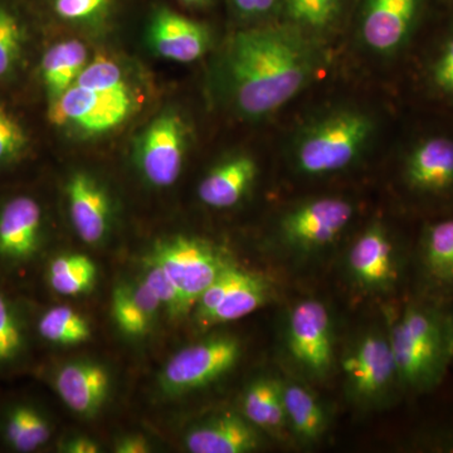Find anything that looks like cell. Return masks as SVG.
I'll list each match as a JSON object with an SVG mask.
<instances>
[{"label":"cell","mask_w":453,"mask_h":453,"mask_svg":"<svg viewBox=\"0 0 453 453\" xmlns=\"http://www.w3.org/2000/svg\"><path fill=\"white\" fill-rule=\"evenodd\" d=\"M273 285L266 277L237 267L225 296L201 326L210 327L246 318L266 305L273 297Z\"/></svg>","instance_id":"obj_22"},{"label":"cell","mask_w":453,"mask_h":453,"mask_svg":"<svg viewBox=\"0 0 453 453\" xmlns=\"http://www.w3.org/2000/svg\"><path fill=\"white\" fill-rule=\"evenodd\" d=\"M257 177V164L250 155H234L219 164L203 178L199 199L216 210L234 207L251 189Z\"/></svg>","instance_id":"obj_20"},{"label":"cell","mask_w":453,"mask_h":453,"mask_svg":"<svg viewBox=\"0 0 453 453\" xmlns=\"http://www.w3.org/2000/svg\"><path fill=\"white\" fill-rule=\"evenodd\" d=\"M374 130L372 116L354 107H340L316 116L295 139V168L308 177L342 172L360 159Z\"/></svg>","instance_id":"obj_4"},{"label":"cell","mask_w":453,"mask_h":453,"mask_svg":"<svg viewBox=\"0 0 453 453\" xmlns=\"http://www.w3.org/2000/svg\"><path fill=\"white\" fill-rule=\"evenodd\" d=\"M56 389L64 403L80 416H94L105 403L110 377L91 362L68 363L56 375Z\"/></svg>","instance_id":"obj_19"},{"label":"cell","mask_w":453,"mask_h":453,"mask_svg":"<svg viewBox=\"0 0 453 453\" xmlns=\"http://www.w3.org/2000/svg\"><path fill=\"white\" fill-rule=\"evenodd\" d=\"M42 338L52 344L77 345L91 338V327L83 316L67 306H56L38 323Z\"/></svg>","instance_id":"obj_28"},{"label":"cell","mask_w":453,"mask_h":453,"mask_svg":"<svg viewBox=\"0 0 453 453\" xmlns=\"http://www.w3.org/2000/svg\"><path fill=\"white\" fill-rule=\"evenodd\" d=\"M414 447L422 449L423 451L453 452V427L425 432L417 438Z\"/></svg>","instance_id":"obj_36"},{"label":"cell","mask_w":453,"mask_h":453,"mask_svg":"<svg viewBox=\"0 0 453 453\" xmlns=\"http://www.w3.org/2000/svg\"><path fill=\"white\" fill-rule=\"evenodd\" d=\"M142 280L154 292L162 308H165L173 318L186 315L193 308L192 303L184 296L183 292L179 290L165 270L153 259L146 258Z\"/></svg>","instance_id":"obj_30"},{"label":"cell","mask_w":453,"mask_h":453,"mask_svg":"<svg viewBox=\"0 0 453 453\" xmlns=\"http://www.w3.org/2000/svg\"><path fill=\"white\" fill-rule=\"evenodd\" d=\"M162 308L160 301L142 280L120 283L113 291L112 314L122 333L144 335Z\"/></svg>","instance_id":"obj_24"},{"label":"cell","mask_w":453,"mask_h":453,"mask_svg":"<svg viewBox=\"0 0 453 453\" xmlns=\"http://www.w3.org/2000/svg\"><path fill=\"white\" fill-rule=\"evenodd\" d=\"M65 195L77 235L88 244L103 242L111 225V203L105 188L92 175L79 172L65 184Z\"/></svg>","instance_id":"obj_14"},{"label":"cell","mask_w":453,"mask_h":453,"mask_svg":"<svg viewBox=\"0 0 453 453\" xmlns=\"http://www.w3.org/2000/svg\"><path fill=\"white\" fill-rule=\"evenodd\" d=\"M354 216L353 203L340 196H320L286 211L280 219L277 234L283 246L292 252H320L338 241Z\"/></svg>","instance_id":"obj_7"},{"label":"cell","mask_w":453,"mask_h":453,"mask_svg":"<svg viewBox=\"0 0 453 453\" xmlns=\"http://www.w3.org/2000/svg\"><path fill=\"white\" fill-rule=\"evenodd\" d=\"M149 258L159 264L195 308L196 300L229 262L216 247L198 238L177 235L155 244Z\"/></svg>","instance_id":"obj_9"},{"label":"cell","mask_w":453,"mask_h":453,"mask_svg":"<svg viewBox=\"0 0 453 453\" xmlns=\"http://www.w3.org/2000/svg\"><path fill=\"white\" fill-rule=\"evenodd\" d=\"M419 279L425 296H453V217L426 226L418 244Z\"/></svg>","instance_id":"obj_15"},{"label":"cell","mask_w":453,"mask_h":453,"mask_svg":"<svg viewBox=\"0 0 453 453\" xmlns=\"http://www.w3.org/2000/svg\"><path fill=\"white\" fill-rule=\"evenodd\" d=\"M50 428L44 417L35 408L18 405L8 414L5 438L19 452H32L50 440Z\"/></svg>","instance_id":"obj_27"},{"label":"cell","mask_w":453,"mask_h":453,"mask_svg":"<svg viewBox=\"0 0 453 453\" xmlns=\"http://www.w3.org/2000/svg\"><path fill=\"white\" fill-rule=\"evenodd\" d=\"M405 184L425 196H442L453 190V140L429 138L414 146L405 157Z\"/></svg>","instance_id":"obj_16"},{"label":"cell","mask_w":453,"mask_h":453,"mask_svg":"<svg viewBox=\"0 0 453 453\" xmlns=\"http://www.w3.org/2000/svg\"><path fill=\"white\" fill-rule=\"evenodd\" d=\"M23 345V334L16 314L0 295V365L14 359Z\"/></svg>","instance_id":"obj_33"},{"label":"cell","mask_w":453,"mask_h":453,"mask_svg":"<svg viewBox=\"0 0 453 453\" xmlns=\"http://www.w3.org/2000/svg\"><path fill=\"white\" fill-rule=\"evenodd\" d=\"M88 62V50L79 40L58 42L46 50L41 62V79L50 103L73 85Z\"/></svg>","instance_id":"obj_25"},{"label":"cell","mask_w":453,"mask_h":453,"mask_svg":"<svg viewBox=\"0 0 453 453\" xmlns=\"http://www.w3.org/2000/svg\"><path fill=\"white\" fill-rule=\"evenodd\" d=\"M283 330L285 351L299 374L323 383L336 365L333 316L323 301L301 300L288 310Z\"/></svg>","instance_id":"obj_6"},{"label":"cell","mask_w":453,"mask_h":453,"mask_svg":"<svg viewBox=\"0 0 453 453\" xmlns=\"http://www.w3.org/2000/svg\"><path fill=\"white\" fill-rule=\"evenodd\" d=\"M97 268L85 255L58 256L50 262L49 282L52 290L65 296H77L94 288Z\"/></svg>","instance_id":"obj_26"},{"label":"cell","mask_w":453,"mask_h":453,"mask_svg":"<svg viewBox=\"0 0 453 453\" xmlns=\"http://www.w3.org/2000/svg\"><path fill=\"white\" fill-rule=\"evenodd\" d=\"M242 416L264 434L276 438L288 434L282 398V380L259 377L242 395Z\"/></svg>","instance_id":"obj_23"},{"label":"cell","mask_w":453,"mask_h":453,"mask_svg":"<svg viewBox=\"0 0 453 453\" xmlns=\"http://www.w3.org/2000/svg\"><path fill=\"white\" fill-rule=\"evenodd\" d=\"M187 134L183 119L170 111L146 127L136 146V164L149 184L168 188L178 180L186 157Z\"/></svg>","instance_id":"obj_11"},{"label":"cell","mask_w":453,"mask_h":453,"mask_svg":"<svg viewBox=\"0 0 453 453\" xmlns=\"http://www.w3.org/2000/svg\"><path fill=\"white\" fill-rule=\"evenodd\" d=\"M344 389L360 410H375L402 392L388 329H369L348 345L342 357Z\"/></svg>","instance_id":"obj_5"},{"label":"cell","mask_w":453,"mask_h":453,"mask_svg":"<svg viewBox=\"0 0 453 453\" xmlns=\"http://www.w3.org/2000/svg\"><path fill=\"white\" fill-rule=\"evenodd\" d=\"M342 0H283L291 25L309 31H324L335 22Z\"/></svg>","instance_id":"obj_29"},{"label":"cell","mask_w":453,"mask_h":453,"mask_svg":"<svg viewBox=\"0 0 453 453\" xmlns=\"http://www.w3.org/2000/svg\"><path fill=\"white\" fill-rule=\"evenodd\" d=\"M31 139L25 125L0 104V168L13 165L28 153Z\"/></svg>","instance_id":"obj_31"},{"label":"cell","mask_w":453,"mask_h":453,"mask_svg":"<svg viewBox=\"0 0 453 453\" xmlns=\"http://www.w3.org/2000/svg\"><path fill=\"white\" fill-rule=\"evenodd\" d=\"M115 452L118 453H146L150 452V445L144 437L139 434L125 436L116 442Z\"/></svg>","instance_id":"obj_38"},{"label":"cell","mask_w":453,"mask_h":453,"mask_svg":"<svg viewBox=\"0 0 453 453\" xmlns=\"http://www.w3.org/2000/svg\"><path fill=\"white\" fill-rule=\"evenodd\" d=\"M282 398L288 434L301 445L318 443L329 428V416L320 399L296 380H282Z\"/></svg>","instance_id":"obj_21"},{"label":"cell","mask_w":453,"mask_h":453,"mask_svg":"<svg viewBox=\"0 0 453 453\" xmlns=\"http://www.w3.org/2000/svg\"><path fill=\"white\" fill-rule=\"evenodd\" d=\"M425 3L426 0H365L360 12V40L375 55H395L410 41Z\"/></svg>","instance_id":"obj_12"},{"label":"cell","mask_w":453,"mask_h":453,"mask_svg":"<svg viewBox=\"0 0 453 453\" xmlns=\"http://www.w3.org/2000/svg\"><path fill=\"white\" fill-rule=\"evenodd\" d=\"M65 452L70 453H96L100 451V446L95 441L88 437H76L65 443Z\"/></svg>","instance_id":"obj_39"},{"label":"cell","mask_w":453,"mask_h":453,"mask_svg":"<svg viewBox=\"0 0 453 453\" xmlns=\"http://www.w3.org/2000/svg\"><path fill=\"white\" fill-rule=\"evenodd\" d=\"M43 229L41 205L31 196H19L0 208V258L19 264L38 252Z\"/></svg>","instance_id":"obj_13"},{"label":"cell","mask_w":453,"mask_h":453,"mask_svg":"<svg viewBox=\"0 0 453 453\" xmlns=\"http://www.w3.org/2000/svg\"><path fill=\"white\" fill-rule=\"evenodd\" d=\"M402 392L426 395L440 387L453 362V310L446 300L411 301L388 327Z\"/></svg>","instance_id":"obj_2"},{"label":"cell","mask_w":453,"mask_h":453,"mask_svg":"<svg viewBox=\"0 0 453 453\" xmlns=\"http://www.w3.org/2000/svg\"><path fill=\"white\" fill-rule=\"evenodd\" d=\"M432 81L443 94L453 96V32L432 67Z\"/></svg>","instance_id":"obj_35"},{"label":"cell","mask_w":453,"mask_h":453,"mask_svg":"<svg viewBox=\"0 0 453 453\" xmlns=\"http://www.w3.org/2000/svg\"><path fill=\"white\" fill-rule=\"evenodd\" d=\"M240 340L211 336L175 354L164 366L160 386L166 395H179L203 388L226 374L240 359Z\"/></svg>","instance_id":"obj_8"},{"label":"cell","mask_w":453,"mask_h":453,"mask_svg":"<svg viewBox=\"0 0 453 453\" xmlns=\"http://www.w3.org/2000/svg\"><path fill=\"white\" fill-rule=\"evenodd\" d=\"M22 23L13 12L0 7V79L16 70L25 49Z\"/></svg>","instance_id":"obj_32"},{"label":"cell","mask_w":453,"mask_h":453,"mask_svg":"<svg viewBox=\"0 0 453 453\" xmlns=\"http://www.w3.org/2000/svg\"><path fill=\"white\" fill-rule=\"evenodd\" d=\"M183 2L190 3V4H196V3L204 2V0H183Z\"/></svg>","instance_id":"obj_40"},{"label":"cell","mask_w":453,"mask_h":453,"mask_svg":"<svg viewBox=\"0 0 453 453\" xmlns=\"http://www.w3.org/2000/svg\"><path fill=\"white\" fill-rule=\"evenodd\" d=\"M279 0H234L235 9L241 16L261 18L275 9Z\"/></svg>","instance_id":"obj_37"},{"label":"cell","mask_w":453,"mask_h":453,"mask_svg":"<svg viewBox=\"0 0 453 453\" xmlns=\"http://www.w3.org/2000/svg\"><path fill=\"white\" fill-rule=\"evenodd\" d=\"M319 65L315 44L299 27L237 33L226 55V83L235 110L247 119L273 115L311 82Z\"/></svg>","instance_id":"obj_1"},{"label":"cell","mask_w":453,"mask_h":453,"mask_svg":"<svg viewBox=\"0 0 453 453\" xmlns=\"http://www.w3.org/2000/svg\"><path fill=\"white\" fill-rule=\"evenodd\" d=\"M139 106V96L118 62L97 56L76 81L50 103L49 120L79 136H100L119 129Z\"/></svg>","instance_id":"obj_3"},{"label":"cell","mask_w":453,"mask_h":453,"mask_svg":"<svg viewBox=\"0 0 453 453\" xmlns=\"http://www.w3.org/2000/svg\"><path fill=\"white\" fill-rule=\"evenodd\" d=\"M347 271L360 291L388 294L401 277V255L388 228L380 222L366 226L347 255Z\"/></svg>","instance_id":"obj_10"},{"label":"cell","mask_w":453,"mask_h":453,"mask_svg":"<svg viewBox=\"0 0 453 453\" xmlns=\"http://www.w3.org/2000/svg\"><path fill=\"white\" fill-rule=\"evenodd\" d=\"M149 35L155 53L181 64L201 58L211 43L210 33L204 27L170 11L157 12Z\"/></svg>","instance_id":"obj_18"},{"label":"cell","mask_w":453,"mask_h":453,"mask_svg":"<svg viewBox=\"0 0 453 453\" xmlns=\"http://www.w3.org/2000/svg\"><path fill=\"white\" fill-rule=\"evenodd\" d=\"M192 453H247L262 445L261 431L242 414L226 412L190 429L184 438Z\"/></svg>","instance_id":"obj_17"},{"label":"cell","mask_w":453,"mask_h":453,"mask_svg":"<svg viewBox=\"0 0 453 453\" xmlns=\"http://www.w3.org/2000/svg\"><path fill=\"white\" fill-rule=\"evenodd\" d=\"M110 0H53V9L59 18L70 22L94 19L109 7Z\"/></svg>","instance_id":"obj_34"}]
</instances>
